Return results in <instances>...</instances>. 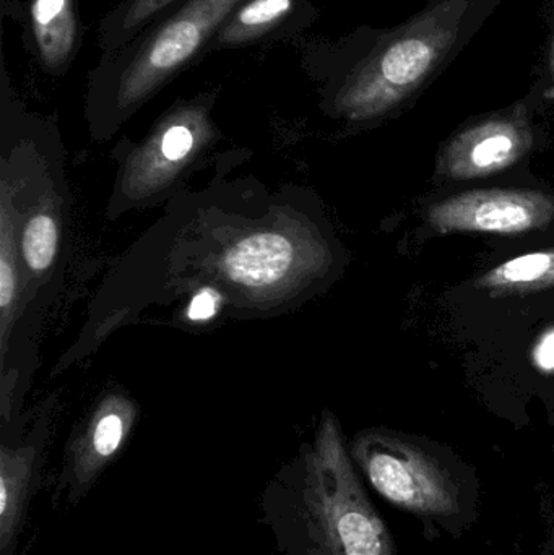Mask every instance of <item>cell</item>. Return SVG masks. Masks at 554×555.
<instances>
[{
  "label": "cell",
  "mask_w": 554,
  "mask_h": 555,
  "mask_svg": "<svg viewBox=\"0 0 554 555\" xmlns=\"http://www.w3.org/2000/svg\"><path fill=\"white\" fill-rule=\"evenodd\" d=\"M532 361L543 374H554V326L545 330L532 349Z\"/></svg>",
  "instance_id": "5bb4252c"
},
{
  "label": "cell",
  "mask_w": 554,
  "mask_h": 555,
  "mask_svg": "<svg viewBox=\"0 0 554 555\" xmlns=\"http://www.w3.org/2000/svg\"><path fill=\"white\" fill-rule=\"evenodd\" d=\"M350 456L371 488L400 511L433 518H449L461 511L459 486L449 469L407 437L363 433Z\"/></svg>",
  "instance_id": "3957f363"
},
{
  "label": "cell",
  "mask_w": 554,
  "mask_h": 555,
  "mask_svg": "<svg viewBox=\"0 0 554 555\" xmlns=\"http://www.w3.org/2000/svg\"><path fill=\"white\" fill-rule=\"evenodd\" d=\"M533 142L526 104H517L455 133L439 155L438 171L452 181L488 178L519 163Z\"/></svg>",
  "instance_id": "8992f818"
},
{
  "label": "cell",
  "mask_w": 554,
  "mask_h": 555,
  "mask_svg": "<svg viewBox=\"0 0 554 555\" xmlns=\"http://www.w3.org/2000/svg\"><path fill=\"white\" fill-rule=\"evenodd\" d=\"M57 247V228L48 215H36L23 231V254L29 269L35 272L48 269Z\"/></svg>",
  "instance_id": "8fae6325"
},
{
  "label": "cell",
  "mask_w": 554,
  "mask_h": 555,
  "mask_svg": "<svg viewBox=\"0 0 554 555\" xmlns=\"http://www.w3.org/2000/svg\"><path fill=\"white\" fill-rule=\"evenodd\" d=\"M436 233L524 234L554 221V197L527 189H490L452 195L428 210Z\"/></svg>",
  "instance_id": "5b68a950"
},
{
  "label": "cell",
  "mask_w": 554,
  "mask_h": 555,
  "mask_svg": "<svg viewBox=\"0 0 554 555\" xmlns=\"http://www.w3.org/2000/svg\"><path fill=\"white\" fill-rule=\"evenodd\" d=\"M33 38L39 61L49 70H62L78 44V20L74 0H31Z\"/></svg>",
  "instance_id": "52a82bcc"
},
{
  "label": "cell",
  "mask_w": 554,
  "mask_h": 555,
  "mask_svg": "<svg viewBox=\"0 0 554 555\" xmlns=\"http://www.w3.org/2000/svg\"><path fill=\"white\" fill-rule=\"evenodd\" d=\"M292 266V246L275 234H260L243 241L227 257V270L237 283L267 286L275 283Z\"/></svg>",
  "instance_id": "ba28073f"
},
{
  "label": "cell",
  "mask_w": 554,
  "mask_h": 555,
  "mask_svg": "<svg viewBox=\"0 0 554 555\" xmlns=\"http://www.w3.org/2000/svg\"><path fill=\"white\" fill-rule=\"evenodd\" d=\"M257 507L279 555H397L332 421L270 479Z\"/></svg>",
  "instance_id": "6da1fadb"
},
{
  "label": "cell",
  "mask_w": 554,
  "mask_h": 555,
  "mask_svg": "<svg viewBox=\"0 0 554 555\" xmlns=\"http://www.w3.org/2000/svg\"><path fill=\"white\" fill-rule=\"evenodd\" d=\"M194 122H197V117H178L163 130L159 150L166 159L178 162L188 156L195 142Z\"/></svg>",
  "instance_id": "4fadbf2b"
},
{
  "label": "cell",
  "mask_w": 554,
  "mask_h": 555,
  "mask_svg": "<svg viewBox=\"0 0 554 555\" xmlns=\"http://www.w3.org/2000/svg\"><path fill=\"white\" fill-rule=\"evenodd\" d=\"M550 77H552V96L554 98V33L552 48H550Z\"/></svg>",
  "instance_id": "e0dca14e"
},
{
  "label": "cell",
  "mask_w": 554,
  "mask_h": 555,
  "mask_svg": "<svg viewBox=\"0 0 554 555\" xmlns=\"http://www.w3.org/2000/svg\"><path fill=\"white\" fill-rule=\"evenodd\" d=\"M13 286H15V280H13L12 270H10L7 260L3 259L2 266H0V304H2L3 309H5L10 300H12Z\"/></svg>",
  "instance_id": "2e32d148"
},
{
  "label": "cell",
  "mask_w": 554,
  "mask_h": 555,
  "mask_svg": "<svg viewBox=\"0 0 554 555\" xmlns=\"http://www.w3.org/2000/svg\"><path fill=\"white\" fill-rule=\"evenodd\" d=\"M215 312H217V297L210 291H202L192 299L188 315L189 319L198 322V320L210 319Z\"/></svg>",
  "instance_id": "9a60e30c"
},
{
  "label": "cell",
  "mask_w": 554,
  "mask_h": 555,
  "mask_svg": "<svg viewBox=\"0 0 554 555\" xmlns=\"http://www.w3.org/2000/svg\"><path fill=\"white\" fill-rule=\"evenodd\" d=\"M554 286V249L507 260L478 278V289L491 296L539 293Z\"/></svg>",
  "instance_id": "9c48e42d"
},
{
  "label": "cell",
  "mask_w": 554,
  "mask_h": 555,
  "mask_svg": "<svg viewBox=\"0 0 554 555\" xmlns=\"http://www.w3.org/2000/svg\"><path fill=\"white\" fill-rule=\"evenodd\" d=\"M295 0H246L217 33V44L236 48L260 38L292 13Z\"/></svg>",
  "instance_id": "30bf717a"
},
{
  "label": "cell",
  "mask_w": 554,
  "mask_h": 555,
  "mask_svg": "<svg viewBox=\"0 0 554 555\" xmlns=\"http://www.w3.org/2000/svg\"><path fill=\"white\" fill-rule=\"evenodd\" d=\"M244 0H188L146 36L119 80L120 103H139L194 61Z\"/></svg>",
  "instance_id": "277c9868"
},
{
  "label": "cell",
  "mask_w": 554,
  "mask_h": 555,
  "mask_svg": "<svg viewBox=\"0 0 554 555\" xmlns=\"http://www.w3.org/2000/svg\"><path fill=\"white\" fill-rule=\"evenodd\" d=\"M468 13L471 0H439L384 36L342 87L340 109L373 119L413 96L458 48Z\"/></svg>",
  "instance_id": "7a4b0ae2"
},
{
  "label": "cell",
  "mask_w": 554,
  "mask_h": 555,
  "mask_svg": "<svg viewBox=\"0 0 554 555\" xmlns=\"http://www.w3.org/2000/svg\"><path fill=\"white\" fill-rule=\"evenodd\" d=\"M176 0H127L120 7L111 31V46L120 44L126 39L132 38L137 31L143 28L150 20L155 18L166 7Z\"/></svg>",
  "instance_id": "7c38bea8"
}]
</instances>
